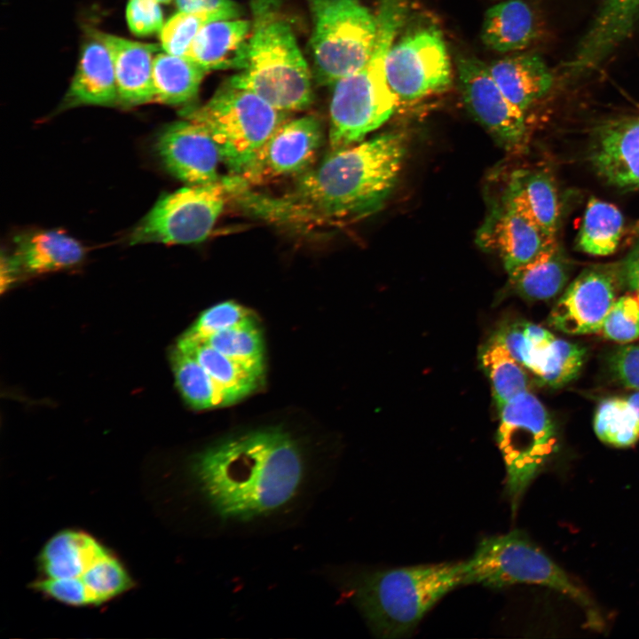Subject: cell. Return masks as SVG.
<instances>
[{"label":"cell","instance_id":"5bb4252c","mask_svg":"<svg viewBox=\"0 0 639 639\" xmlns=\"http://www.w3.org/2000/svg\"><path fill=\"white\" fill-rule=\"evenodd\" d=\"M621 285L620 266L594 265L585 269L551 310L549 324L569 335L600 332Z\"/></svg>","mask_w":639,"mask_h":639},{"label":"cell","instance_id":"7bdbcfd3","mask_svg":"<svg viewBox=\"0 0 639 639\" xmlns=\"http://www.w3.org/2000/svg\"><path fill=\"white\" fill-rule=\"evenodd\" d=\"M622 282L636 292H639V244L627 255L620 265Z\"/></svg>","mask_w":639,"mask_h":639},{"label":"cell","instance_id":"ba28073f","mask_svg":"<svg viewBox=\"0 0 639 639\" xmlns=\"http://www.w3.org/2000/svg\"><path fill=\"white\" fill-rule=\"evenodd\" d=\"M285 114L228 81L205 104L181 111L185 119L209 133L221 162L233 176L244 171L270 135L286 121Z\"/></svg>","mask_w":639,"mask_h":639},{"label":"cell","instance_id":"60d3db41","mask_svg":"<svg viewBox=\"0 0 639 639\" xmlns=\"http://www.w3.org/2000/svg\"><path fill=\"white\" fill-rule=\"evenodd\" d=\"M610 366L625 387L639 390V345H624L617 349L611 356Z\"/></svg>","mask_w":639,"mask_h":639},{"label":"cell","instance_id":"277c9868","mask_svg":"<svg viewBox=\"0 0 639 639\" xmlns=\"http://www.w3.org/2000/svg\"><path fill=\"white\" fill-rule=\"evenodd\" d=\"M251 9L246 66L228 82L280 111L305 109L312 100L310 70L277 0H251Z\"/></svg>","mask_w":639,"mask_h":639},{"label":"cell","instance_id":"8d00e7d4","mask_svg":"<svg viewBox=\"0 0 639 639\" xmlns=\"http://www.w3.org/2000/svg\"><path fill=\"white\" fill-rule=\"evenodd\" d=\"M225 20L210 12H186L178 11L160 30L162 49L173 55L185 57L193 39L207 23Z\"/></svg>","mask_w":639,"mask_h":639},{"label":"cell","instance_id":"83f0119b","mask_svg":"<svg viewBox=\"0 0 639 639\" xmlns=\"http://www.w3.org/2000/svg\"><path fill=\"white\" fill-rule=\"evenodd\" d=\"M170 363L178 389L193 408L222 407L242 399L239 394L222 387L193 354L177 345L171 351Z\"/></svg>","mask_w":639,"mask_h":639},{"label":"cell","instance_id":"ffe728a7","mask_svg":"<svg viewBox=\"0 0 639 639\" xmlns=\"http://www.w3.org/2000/svg\"><path fill=\"white\" fill-rule=\"evenodd\" d=\"M91 34L106 45L111 55L119 103L130 106L154 100V59L162 47L94 29Z\"/></svg>","mask_w":639,"mask_h":639},{"label":"cell","instance_id":"d590c367","mask_svg":"<svg viewBox=\"0 0 639 639\" xmlns=\"http://www.w3.org/2000/svg\"><path fill=\"white\" fill-rule=\"evenodd\" d=\"M255 319L254 313L246 307L233 301H225L205 310L178 340L201 342L217 332Z\"/></svg>","mask_w":639,"mask_h":639},{"label":"cell","instance_id":"484cf974","mask_svg":"<svg viewBox=\"0 0 639 639\" xmlns=\"http://www.w3.org/2000/svg\"><path fill=\"white\" fill-rule=\"evenodd\" d=\"M571 269V263L556 242L509 275L510 289L531 302L551 299L566 285Z\"/></svg>","mask_w":639,"mask_h":639},{"label":"cell","instance_id":"ab89813d","mask_svg":"<svg viewBox=\"0 0 639 639\" xmlns=\"http://www.w3.org/2000/svg\"><path fill=\"white\" fill-rule=\"evenodd\" d=\"M156 0H129L126 19L130 31L137 36L160 32L164 22Z\"/></svg>","mask_w":639,"mask_h":639},{"label":"cell","instance_id":"7c38bea8","mask_svg":"<svg viewBox=\"0 0 639 639\" xmlns=\"http://www.w3.org/2000/svg\"><path fill=\"white\" fill-rule=\"evenodd\" d=\"M386 74L398 103L446 91L451 84L452 68L441 33L425 28L394 42L387 56Z\"/></svg>","mask_w":639,"mask_h":639},{"label":"cell","instance_id":"bcb514c9","mask_svg":"<svg viewBox=\"0 0 639 639\" xmlns=\"http://www.w3.org/2000/svg\"><path fill=\"white\" fill-rule=\"evenodd\" d=\"M636 231H637V233H638V234H639V222H638L637 225H636Z\"/></svg>","mask_w":639,"mask_h":639},{"label":"cell","instance_id":"44dd1931","mask_svg":"<svg viewBox=\"0 0 639 639\" xmlns=\"http://www.w3.org/2000/svg\"><path fill=\"white\" fill-rule=\"evenodd\" d=\"M251 24L245 20L230 19L205 24L185 58L206 71L243 69L246 66Z\"/></svg>","mask_w":639,"mask_h":639},{"label":"cell","instance_id":"52a82bcc","mask_svg":"<svg viewBox=\"0 0 639 639\" xmlns=\"http://www.w3.org/2000/svg\"><path fill=\"white\" fill-rule=\"evenodd\" d=\"M464 584L492 588L515 584L547 587L574 601L584 611L588 627L601 630L604 625L588 592L520 530L482 539L465 561Z\"/></svg>","mask_w":639,"mask_h":639},{"label":"cell","instance_id":"3957f363","mask_svg":"<svg viewBox=\"0 0 639 639\" xmlns=\"http://www.w3.org/2000/svg\"><path fill=\"white\" fill-rule=\"evenodd\" d=\"M464 579L465 561L418 564L360 573L351 592L372 632L392 639L411 633Z\"/></svg>","mask_w":639,"mask_h":639},{"label":"cell","instance_id":"ee69618b","mask_svg":"<svg viewBox=\"0 0 639 639\" xmlns=\"http://www.w3.org/2000/svg\"><path fill=\"white\" fill-rule=\"evenodd\" d=\"M629 404L633 406L635 411L636 412L638 417H639V390L631 394L628 398H627Z\"/></svg>","mask_w":639,"mask_h":639},{"label":"cell","instance_id":"4fadbf2b","mask_svg":"<svg viewBox=\"0 0 639 639\" xmlns=\"http://www.w3.org/2000/svg\"><path fill=\"white\" fill-rule=\"evenodd\" d=\"M456 70L462 100L471 116L503 148H517L525 136V112L505 97L488 65L478 59L458 55Z\"/></svg>","mask_w":639,"mask_h":639},{"label":"cell","instance_id":"f546056e","mask_svg":"<svg viewBox=\"0 0 639 639\" xmlns=\"http://www.w3.org/2000/svg\"><path fill=\"white\" fill-rule=\"evenodd\" d=\"M478 359L490 382L497 408L528 390L529 379L525 368L493 335L480 347Z\"/></svg>","mask_w":639,"mask_h":639},{"label":"cell","instance_id":"30bf717a","mask_svg":"<svg viewBox=\"0 0 639 639\" xmlns=\"http://www.w3.org/2000/svg\"><path fill=\"white\" fill-rule=\"evenodd\" d=\"M318 80L334 84L365 65L375 47L377 19L359 0H307Z\"/></svg>","mask_w":639,"mask_h":639},{"label":"cell","instance_id":"e575fe53","mask_svg":"<svg viewBox=\"0 0 639 639\" xmlns=\"http://www.w3.org/2000/svg\"><path fill=\"white\" fill-rule=\"evenodd\" d=\"M585 357L584 347L555 338L547 351L537 378L544 385L560 388L579 375Z\"/></svg>","mask_w":639,"mask_h":639},{"label":"cell","instance_id":"8992f818","mask_svg":"<svg viewBox=\"0 0 639 639\" xmlns=\"http://www.w3.org/2000/svg\"><path fill=\"white\" fill-rule=\"evenodd\" d=\"M406 0H380L377 35L371 56L356 72L338 80L330 102V138L343 145L363 140L386 122L398 99L386 74V60L405 21Z\"/></svg>","mask_w":639,"mask_h":639},{"label":"cell","instance_id":"f6af8a7d","mask_svg":"<svg viewBox=\"0 0 639 639\" xmlns=\"http://www.w3.org/2000/svg\"><path fill=\"white\" fill-rule=\"evenodd\" d=\"M156 1H157L158 3L167 4V3H170L171 0H156Z\"/></svg>","mask_w":639,"mask_h":639},{"label":"cell","instance_id":"74e56055","mask_svg":"<svg viewBox=\"0 0 639 639\" xmlns=\"http://www.w3.org/2000/svg\"><path fill=\"white\" fill-rule=\"evenodd\" d=\"M492 335L519 364L539 375L549 347L545 351L539 350L527 336L523 320L503 321Z\"/></svg>","mask_w":639,"mask_h":639},{"label":"cell","instance_id":"7a4b0ae2","mask_svg":"<svg viewBox=\"0 0 639 639\" xmlns=\"http://www.w3.org/2000/svg\"><path fill=\"white\" fill-rule=\"evenodd\" d=\"M406 151L403 133L390 131L332 149L300 175L293 192L266 205L287 219L316 224L358 220L379 211L392 193Z\"/></svg>","mask_w":639,"mask_h":639},{"label":"cell","instance_id":"d6a6232c","mask_svg":"<svg viewBox=\"0 0 639 639\" xmlns=\"http://www.w3.org/2000/svg\"><path fill=\"white\" fill-rule=\"evenodd\" d=\"M245 367L264 375V348L256 319L217 332L201 341Z\"/></svg>","mask_w":639,"mask_h":639},{"label":"cell","instance_id":"d4e9b609","mask_svg":"<svg viewBox=\"0 0 639 639\" xmlns=\"http://www.w3.org/2000/svg\"><path fill=\"white\" fill-rule=\"evenodd\" d=\"M488 68L505 97L524 112L543 97L553 83L549 69L535 54L509 56L492 62Z\"/></svg>","mask_w":639,"mask_h":639},{"label":"cell","instance_id":"9a60e30c","mask_svg":"<svg viewBox=\"0 0 639 639\" xmlns=\"http://www.w3.org/2000/svg\"><path fill=\"white\" fill-rule=\"evenodd\" d=\"M323 131L312 115L284 121L270 135L244 171V183L262 184L271 179L303 174L311 168L322 144Z\"/></svg>","mask_w":639,"mask_h":639},{"label":"cell","instance_id":"8fae6325","mask_svg":"<svg viewBox=\"0 0 639 639\" xmlns=\"http://www.w3.org/2000/svg\"><path fill=\"white\" fill-rule=\"evenodd\" d=\"M227 179L162 194L130 233L129 243L193 244L208 238L222 213Z\"/></svg>","mask_w":639,"mask_h":639},{"label":"cell","instance_id":"6da1fadb","mask_svg":"<svg viewBox=\"0 0 639 639\" xmlns=\"http://www.w3.org/2000/svg\"><path fill=\"white\" fill-rule=\"evenodd\" d=\"M190 475L211 510L226 521L266 517L297 495L305 476L300 447L282 430H257L195 454Z\"/></svg>","mask_w":639,"mask_h":639},{"label":"cell","instance_id":"5b68a950","mask_svg":"<svg viewBox=\"0 0 639 639\" xmlns=\"http://www.w3.org/2000/svg\"><path fill=\"white\" fill-rule=\"evenodd\" d=\"M31 587L70 606H97L133 588L122 562L90 533L67 529L51 536L37 559Z\"/></svg>","mask_w":639,"mask_h":639},{"label":"cell","instance_id":"836d02e7","mask_svg":"<svg viewBox=\"0 0 639 639\" xmlns=\"http://www.w3.org/2000/svg\"><path fill=\"white\" fill-rule=\"evenodd\" d=\"M594 430L604 443L627 447L639 439V417L627 399L608 398L596 409Z\"/></svg>","mask_w":639,"mask_h":639},{"label":"cell","instance_id":"b9f144b4","mask_svg":"<svg viewBox=\"0 0 639 639\" xmlns=\"http://www.w3.org/2000/svg\"><path fill=\"white\" fill-rule=\"evenodd\" d=\"M180 12H210L225 20L236 19L240 15L239 6L232 0H175Z\"/></svg>","mask_w":639,"mask_h":639},{"label":"cell","instance_id":"603a6c76","mask_svg":"<svg viewBox=\"0 0 639 639\" xmlns=\"http://www.w3.org/2000/svg\"><path fill=\"white\" fill-rule=\"evenodd\" d=\"M117 102V84L111 55L102 42L92 37L82 48L79 63L62 106H113Z\"/></svg>","mask_w":639,"mask_h":639},{"label":"cell","instance_id":"1f68e13d","mask_svg":"<svg viewBox=\"0 0 639 639\" xmlns=\"http://www.w3.org/2000/svg\"><path fill=\"white\" fill-rule=\"evenodd\" d=\"M177 346L193 354L217 383L242 398L254 392L262 383L264 375L228 358L205 342L178 340Z\"/></svg>","mask_w":639,"mask_h":639},{"label":"cell","instance_id":"4dcf8cb0","mask_svg":"<svg viewBox=\"0 0 639 639\" xmlns=\"http://www.w3.org/2000/svg\"><path fill=\"white\" fill-rule=\"evenodd\" d=\"M623 225L622 213L616 206L592 198L585 210L576 240L577 246L589 255H611L620 241Z\"/></svg>","mask_w":639,"mask_h":639},{"label":"cell","instance_id":"f1b7e54d","mask_svg":"<svg viewBox=\"0 0 639 639\" xmlns=\"http://www.w3.org/2000/svg\"><path fill=\"white\" fill-rule=\"evenodd\" d=\"M206 70L185 57L159 51L154 59V101L182 105L198 93Z\"/></svg>","mask_w":639,"mask_h":639},{"label":"cell","instance_id":"e0dca14e","mask_svg":"<svg viewBox=\"0 0 639 639\" xmlns=\"http://www.w3.org/2000/svg\"><path fill=\"white\" fill-rule=\"evenodd\" d=\"M477 241L484 249L495 251L510 275L555 244L556 239L501 201L478 232Z\"/></svg>","mask_w":639,"mask_h":639},{"label":"cell","instance_id":"7402d4cb","mask_svg":"<svg viewBox=\"0 0 639 639\" xmlns=\"http://www.w3.org/2000/svg\"><path fill=\"white\" fill-rule=\"evenodd\" d=\"M84 255V248L73 237L58 230H42L17 236L14 253L9 258L20 276L72 267Z\"/></svg>","mask_w":639,"mask_h":639},{"label":"cell","instance_id":"7dc6e473","mask_svg":"<svg viewBox=\"0 0 639 639\" xmlns=\"http://www.w3.org/2000/svg\"><path fill=\"white\" fill-rule=\"evenodd\" d=\"M635 296H636V297H637L638 300H639V292H637V294H636Z\"/></svg>","mask_w":639,"mask_h":639},{"label":"cell","instance_id":"ac0fdd59","mask_svg":"<svg viewBox=\"0 0 639 639\" xmlns=\"http://www.w3.org/2000/svg\"><path fill=\"white\" fill-rule=\"evenodd\" d=\"M592 165L607 183L639 188V117L610 122L595 135Z\"/></svg>","mask_w":639,"mask_h":639},{"label":"cell","instance_id":"cb8c5ba5","mask_svg":"<svg viewBox=\"0 0 639 639\" xmlns=\"http://www.w3.org/2000/svg\"><path fill=\"white\" fill-rule=\"evenodd\" d=\"M533 222L545 234L556 239L559 203L556 186L548 174L516 170L501 200Z\"/></svg>","mask_w":639,"mask_h":639},{"label":"cell","instance_id":"d6986e66","mask_svg":"<svg viewBox=\"0 0 639 639\" xmlns=\"http://www.w3.org/2000/svg\"><path fill=\"white\" fill-rule=\"evenodd\" d=\"M639 20V0H604L580 42L567 71L582 75L596 68L631 33Z\"/></svg>","mask_w":639,"mask_h":639},{"label":"cell","instance_id":"f35d334b","mask_svg":"<svg viewBox=\"0 0 639 639\" xmlns=\"http://www.w3.org/2000/svg\"><path fill=\"white\" fill-rule=\"evenodd\" d=\"M603 335L618 343H629L639 337V300L636 296H622L608 312L602 329Z\"/></svg>","mask_w":639,"mask_h":639},{"label":"cell","instance_id":"2e32d148","mask_svg":"<svg viewBox=\"0 0 639 639\" xmlns=\"http://www.w3.org/2000/svg\"><path fill=\"white\" fill-rule=\"evenodd\" d=\"M156 152L166 170L188 185L220 181L217 145L200 124L185 119L172 122L157 136Z\"/></svg>","mask_w":639,"mask_h":639},{"label":"cell","instance_id":"4316f807","mask_svg":"<svg viewBox=\"0 0 639 639\" xmlns=\"http://www.w3.org/2000/svg\"><path fill=\"white\" fill-rule=\"evenodd\" d=\"M535 33L532 12L523 0H508L485 13L481 38L489 49L506 53L525 48Z\"/></svg>","mask_w":639,"mask_h":639},{"label":"cell","instance_id":"9c48e42d","mask_svg":"<svg viewBox=\"0 0 639 639\" xmlns=\"http://www.w3.org/2000/svg\"><path fill=\"white\" fill-rule=\"evenodd\" d=\"M497 444L506 469L505 493L512 513L556 452L555 424L543 404L525 391L498 408Z\"/></svg>","mask_w":639,"mask_h":639}]
</instances>
